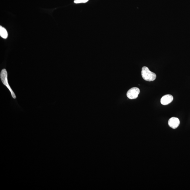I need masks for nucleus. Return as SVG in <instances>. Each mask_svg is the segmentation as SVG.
<instances>
[{
    "label": "nucleus",
    "instance_id": "1",
    "mask_svg": "<svg viewBox=\"0 0 190 190\" xmlns=\"http://www.w3.org/2000/svg\"><path fill=\"white\" fill-rule=\"evenodd\" d=\"M0 78H1V80L3 85L5 86L9 90L10 93H11L12 97L14 99H16V97L15 94H14L13 91L12 90L11 87L10 86L9 83H8V73L5 69H3L2 70L1 74H0Z\"/></svg>",
    "mask_w": 190,
    "mask_h": 190
},
{
    "label": "nucleus",
    "instance_id": "2",
    "mask_svg": "<svg viewBox=\"0 0 190 190\" xmlns=\"http://www.w3.org/2000/svg\"><path fill=\"white\" fill-rule=\"evenodd\" d=\"M141 74L143 78L146 81H154L156 79V74L150 71L149 69L147 67H143L142 68Z\"/></svg>",
    "mask_w": 190,
    "mask_h": 190
},
{
    "label": "nucleus",
    "instance_id": "3",
    "mask_svg": "<svg viewBox=\"0 0 190 190\" xmlns=\"http://www.w3.org/2000/svg\"><path fill=\"white\" fill-rule=\"evenodd\" d=\"M139 93L140 90L138 88L133 87L127 92V96L130 99H136L138 97Z\"/></svg>",
    "mask_w": 190,
    "mask_h": 190
},
{
    "label": "nucleus",
    "instance_id": "4",
    "mask_svg": "<svg viewBox=\"0 0 190 190\" xmlns=\"http://www.w3.org/2000/svg\"><path fill=\"white\" fill-rule=\"evenodd\" d=\"M180 124V121L178 118L173 117L170 118L168 120L169 126L173 129H176Z\"/></svg>",
    "mask_w": 190,
    "mask_h": 190
},
{
    "label": "nucleus",
    "instance_id": "5",
    "mask_svg": "<svg viewBox=\"0 0 190 190\" xmlns=\"http://www.w3.org/2000/svg\"><path fill=\"white\" fill-rule=\"evenodd\" d=\"M173 100L172 95H167L164 96L160 100V103L164 105H167L172 102Z\"/></svg>",
    "mask_w": 190,
    "mask_h": 190
},
{
    "label": "nucleus",
    "instance_id": "6",
    "mask_svg": "<svg viewBox=\"0 0 190 190\" xmlns=\"http://www.w3.org/2000/svg\"><path fill=\"white\" fill-rule=\"evenodd\" d=\"M0 36L4 39L7 38L8 33L7 30L2 26H0Z\"/></svg>",
    "mask_w": 190,
    "mask_h": 190
},
{
    "label": "nucleus",
    "instance_id": "7",
    "mask_svg": "<svg viewBox=\"0 0 190 190\" xmlns=\"http://www.w3.org/2000/svg\"><path fill=\"white\" fill-rule=\"evenodd\" d=\"M89 1V0H74V3L76 4L86 3Z\"/></svg>",
    "mask_w": 190,
    "mask_h": 190
}]
</instances>
